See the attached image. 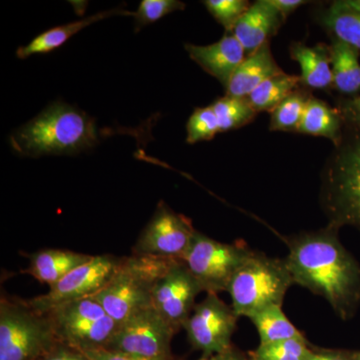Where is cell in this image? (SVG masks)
Wrapping results in <instances>:
<instances>
[{
    "label": "cell",
    "instance_id": "cell-14",
    "mask_svg": "<svg viewBox=\"0 0 360 360\" xmlns=\"http://www.w3.org/2000/svg\"><path fill=\"white\" fill-rule=\"evenodd\" d=\"M186 49L193 60L225 87L246 58L245 49L233 34L225 35L219 41L205 46L186 44Z\"/></svg>",
    "mask_w": 360,
    "mask_h": 360
},
{
    "label": "cell",
    "instance_id": "cell-10",
    "mask_svg": "<svg viewBox=\"0 0 360 360\" xmlns=\"http://www.w3.org/2000/svg\"><path fill=\"white\" fill-rule=\"evenodd\" d=\"M120 260L110 255H94L49 288V292L25 302L35 311L46 314L63 303L89 297L108 283Z\"/></svg>",
    "mask_w": 360,
    "mask_h": 360
},
{
    "label": "cell",
    "instance_id": "cell-11",
    "mask_svg": "<svg viewBox=\"0 0 360 360\" xmlns=\"http://www.w3.org/2000/svg\"><path fill=\"white\" fill-rule=\"evenodd\" d=\"M238 319L233 309L219 295L207 293L205 300L195 305L184 328L191 345L200 350L202 356H208L231 347Z\"/></svg>",
    "mask_w": 360,
    "mask_h": 360
},
{
    "label": "cell",
    "instance_id": "cell-24",
    "mask_svg": "<svg viewBox=\"0 0 360 360\" xmlns=\"http://www.w3.org/2000/svg\"><path fill=\"white\" fill-rule=\"evenodd\" d=\"M340 129V118L328 104L319 99H307L302 122L297 127L298 132L336 141Z\"/></svg>",
    "mask_w": 360,
    "mask_h": 360
},
{
    "label": "cell",
    "instance_id": "cell-13",
    "mask_svg": "<svg viewBox=\"0 0 360 360\" xmlns=\"http://www.w3.org/2000/svg\"><path fill=\"white\" fill-rule=\"evenodd\" d=\"M203 290L181 259H174L156 281L153 307L175 331L184 328Z\"/></svg>",
    "mask_w": 360,
    "mask_h": 360
},
{
    "label": "cell",
    "instance_id": "cell-25",
    "mask_svg": "<svg viewBox=\"0 0 360 360\" xmlns=\"http://www.w3.org/2000/svg\"><path fill=\"white\" fill-rule=\"evenodd\" d=\"M220 132L238 129L255 118V111L245 98L225 96L212 104Z\"/></svg>",
    "mask_w": 360,
    "mask_h": 360
},
{
    "label": "cell",
    "instance_id": "cell-7",
    "mask_svg": "<svg viewBox=\"0 0 360 360\" xmlns=\"http://www.w3.org/2000/svg\"><path fill=\"white\" fill-rule=\"evenodd\" d=\"M46 314L59 341L79 352L108 347L120 326L91 297L63 303Z\"/></svg>",
    "mask_w": 360,
    "mask_h": 360
},
{
    "label": "cell",
    "instance_id": "cell-23",
    "mask_svg": "<svg viewBox=\"0 0 360 360\" xmlns=\"http://www.w3.org/2000/svg\"><path fill=\"white\" fill-rule=\"evenodd\" d=\"M300 82L302 78L283 72L265 80L245 99L255 112L274 110L286 97L292 94Z\"/></svg>",
    "mask_w": 360,
    "mask_h": 360
},
{
    "label": "cell",
    "instance_id": "cell-32",
    "mask_svg": "<svg viewBox=\"0 0 360 360\" xmlns=\"http://www.w3.org/2000/svg\"><path fill=\"white\" fill-rule=\"evenodd\" d=\"M40 360H89L82 352L59 342L51 352Z\"/></svg>",
    "mask_w": 360,
    "mask_h": 360
},
{
    "label": "cell",
    "instance_id": "cell-4",
    "mask_svg": "<svg viewBox=\"0 0 360 360\" xmlns=\"http://www.w3.org/2000/svg\"><path fill=\"white\" fill-rule=\"evenodd\" d=\"M291 285L292 276L285 258L270 257L253 251L232 277L227 291L236 314L250 319L272 305L283 307Z\"/></svg>",
    "mask_w": 360,
    "mask_h": 360
},
{
    "label": "cell",
    "instance_id": "cell-19",
    "mask_svg": "<svg viewBox=\"0 0 360 360\" xmlns=\"http://www.w3.org/2000/svg\"><path fill=\"white\" fill-rule=\"evenodd\" d=\"M291 58L302 68V80L312 89H326L333 84L330 49L316 45L309 47L295 44L291 47Z\"/></svg>",
    "mask_w": 360,
    "mask_h": 360
},
{
    "label": "cell",
    "instance_id": "cell-1",
    "mask_svg": "<svg viewBox=\"0 0 360 360\" xmlns=\"http://www.w3.org/2000/svg\"><path fill=\"white\" fill-rule=\"evenodd\" d=\"M286 264L293 284L321 296L342 321L352 319L360 303V265L328 225L288 240Z\"/></svg>",
    "mask_w": 360,
    "mask_h": 360
},
{
    "label": "cell",
    "instance_id": "cell-16",
    "mask_svg": "<svg viewBox=\"0 0 360 360\" xmlns=\"http://www.w3.org/2000/svg\"><path fill=\"white\" fill-rule=\"evenodd\" d=\"M283 72L270 52L269 44H264L255 53L246 56L234 71L226 87V96L246 98L265 80Z\"/></svg>",
    "mask_w": 360,
    "mask_h": 360
},
{
    "label": "cell",
    "instance_id": "cell-33",
    "mask_svg": "<svg viewBox=\"0 0 360 360\" xmlns=\"http://www.w3.org/2000/svg\"><path fill=\"white\" fill-rule=\"evenodd\" d=\"M311 360H359V352L338 349L314 350Z\"/></svg>",
    "mask_w": 360,
    "mask_h": 360
},
{
    "label": "cell",
    "instance_id": "cell-27",
    "mask_svg": "<svg viewBox=\"0 0 360 360\" xmlns=\"http://www.w3.org/2000/svg\"><path fill=\"white\" fill-rule=\"evenodd\" d=\"M307 101L302 94H292L272 110L270 130H297Z\"/></svg>",
    "mask_w": 360,
    "mask_h": 360
},
{
    "label": "cell",
    "instance_id": "cell-26",
    "mask_svg": "<svg viewBox=\"0 0 360 360\" xmlns=\"http://www.w3.org/2000/svg\"><path fill=\"white\" fill-rule=\"evenodd\" d=\"M314 350L310 349L305 338L288 340L259 345L251 359L255 360H311Z\"/></svg>",
    "mask_w": 360,
    "mask_h": 360
},
{
    "label": "cell",
    "instance_id": "cell-34",
    "mask_svg": "<svg viewBox=\"0 0 360 360\" xmlns=\"http://www.w3.org/2000/svg\"><path fill=\"white\" fill-rule=\"evenodd\" d=\"M269 2L270 6H274L277 13L281 14L283 20H285L298 7L307 4V1H303V0H269Z\"/></svg>",
    "mask_w": 360,
    "mask_h": 360
},
{
    "label": "cell",
    "instance_id": "cell-2",
    "mask_svg": "<svg viewBox=\"0 0 360 360\" xmlns=\"http://www.w3.org/2000/svg\"><path fill=\"white\" fill-rule=\"evenodd\" d=\"M98 142L94 118L63 101L47 106L11 136L13 150L28 158L77 155Z\"/></svg>",
    "mask_w": 360,
    "mask_h": 360
},
{
    "label": "cell",
    "instance_id": "cell-20",
    "mask_svg": "<svg viewBox=\"0 0 360 360\" xmlns=\"http://www.w3.org/2000/svg\"><path fill=\"white\" fill-rule=\"evenodd\" d=\"M333 84L345 94L360 92L359 52L349 45L335 39L330 49Z\"/></svg>",
    "mask_w": 360,
    "mask_h": 360
},
{
    "label": "cell",
    "instance_id": "cell-38",
    "mask_svg": "<svg viewBox=\"0 0 360 360\" xmlns=\"http://www.w3.org/2000/svg\"><path fill=\"white\" fill-rule=\"evenodd\" d=\"M359 360H360V352H359Z\"/></svg>",
    "mask_w": 360,
    "mask_h": 360
},
{
    "label": "cell",
    "instance_id": "cell-12",
    "mask_svg": "<svg viewBox=\"0 0 360 360\" xmlns=\"http://www.w3.org/2000/svg\"><path fill=\"white\" fill-rule=\"evenodd\" d=\"M195 231L191 220L160 202L137 239L134 255L181 259Z\"/></svg>",
    "mask_w": 360,
    "mask_h": 360
},
{
    "label": "cell",
    "instance_id": "cell-36",
    "mask_svg": "<svg viewBox=\"0 0 360 360\" xmlns=\"http://www.w3.org/2000/svg\"><path fill=\"white\" fill-rule=\"evenodd\" d=\"M347 110L349 113L350 117L360 125V96L356 97L354 101H352L347 106Z\"/></svg>",
    "mask_w": 360,
    "mask_h": 360
},
{
    "label": "cell",
    "instance_id": "cell-29",
    "mask_svg": "<svg viewBox=\"0 0 360 360\" xmlns=\"http://www.w3.org/2000/svg\"><path fill=\"white\" fill-rule=\"evenodd\" d=\"M186 4L177 0H142L139 9L134 13L135 30H141L144 26L160 20L167 14L184 11Z\"/></svg>",
    "mask_w": 360,
    "mask_h": 360
},
{
    "label": "cell",
    "instance_id": "cell-35",
    "mask_svg": "<svg viewBox=\"0 0 360 360\" xmlns=\"http://www.w3.org/2000/svg\"><path fill=\"white\" fill-rule=\"evenodd\" d=\"M198 360H251V359H248L240 350L231 345V347L227 348L224 352L208 355V356H201Z\"/></svg>",
    "mask_w": 360,
    "mask_h": 360
},
{
    "label": "cell",
    "instance_id": "cell-21",
    "mask_svg": "<svg viewBox=\"0 0 360 360\" xmlns=\"http://www.w3.org/2000/svg\"><path fill=\"white\" fill-rule=\"evenodd\" d=\"M257 329L260 345L288 340H303L302 333L293 326L281 309L272 305L250 317Z\"/></svg>",
    "mask_w": 360,
    "mask_h": 360
},
{
    "label": "cell",
    "instance_id": "cell-15",
    "mask_svg": "<svg viewBox=\"0 0 360 360\" xmlns=\"http://www.w3.org/2000/svg\"><path fill=\"white\" fill-rule=\"evenodd\" d=\"M284 20L269 0H260L250 6L232 30V34L245 49L246 56L255 53L276 34Z\"/></svg>",
    "mask_w": 360,
    "mask_h": 360
},
{
    "label": "cell",
    "instance_id": "cell-9",
    "mask_svg": "<svg viewBox=\"0 0 360 360\" xmlns=\"http://www.w3.org/2000/svg\"><path fill=\"white\" fill-rule=\"evenodd\" d=\"M175 333L155 307H148L122 322L105 348L146 359L172 360V341Z\"/></svg>",
    "mask_w": 360,
    "mask_h": 360
},
{
    "label": "cell",
    "instance_id": "cell-37",
    "mask_svg": "<svg viewBox=\"0 0 360 360\" xmlns=\"http://www.w3.org/2000/svg\"><path fill=\"white\" fill-rule=\"evenodd\" d=\"M347 4L355 11H360V0H347Z\"/></svg>",
    "mask_w": 360,
    "mask_h": 360
},
{
    "label": "cell",
    "instance_id": "cell-28",
    "mask_svg": "<svg viewBox=\"0 0 360 360\" xmlns=\"http://www.w3.org/2000/svg\"><path fill=\"white\" fill-rule=\"evenodd\" d=\"M187 139L188 143L210 141L219 134V125L212 106L196 108L187 122Z\"/></svg>",
    "mask_w": 360,
    "mask_h": 360
},
{
    "label": "cell",
    "instance_id": "cell-3",
    "mask_svg": "<svg viewBox=\"0 0 360 360\" xmlns=\"http://www.w3.org/2000/svg\"><path fill=\"white\" fill-rule=\"evenodd\" d=\"M174 258L132 255L120 258L108 283L89 296L103 307L118 323L141 310L153 307V291L156 281Z\"/></svg>",
    "mask_w": 360,
    "mask_h": 360
},
{
    "label": "cell",
    "instance_id": "cell-17",
    "mask_svg": "<svg viewBox=\"0 0 360 360\" xmlns=\"http://www.w3.org/2000/svg\"><path fill=\"white\" fill-rule=\"evenodd\" d=\"M94 255L65 250H44L28 255L30 265L25 270L40 283L51 288L80 265L86 264Z\"/></svg>",
    "mask_w": 360,
    "mask_h": 360
},
{
    "label": "cell",
    "instance_id": "cell-39",
    "mask_svg": "<svg viewBox=\"0 0 360 360\" xmlns=\"http://www.w3.org/2000/svg\"><path fill=\"white\" fill-rule=\"evenodd\" d=\"M250 359H251V357H250ZM251 360H255V359H251Z\"/></svg>",
    "mask_w": 360,
    "mask_h": 360
},
{
    "label": "cell",
    "instance_id": "cell-18",
    "mask_svg": "<svg viewBox=\"0 0 360 360\" xmlns=\"http://www.w3.org/2000/svg\"><path fill=\"white\" fill-rule=\"evenodd\" d=\"M115 15L134 16V13L120 11L117 8L111 9V11H103L80 20L73 21L68 25L56 26L37 35L30 44L20 47L16 51V56L20 59H25L34 54L49 53L63 46L71 37H75L87 26Z\"/></svg>",
    "mask_w": 360,
    "mask_h": 360
},
{
    "label": "cell",
    "instance_id": "cell-8",
    "mask_svg": "<svg viewBox=\"0 0 360 360\" xmlns=\"http://www.w3.org/2000/svg\"><path fill=\"white\" fill-rule=\"evenodd\" d=\"M252 252L245 245L220 243L195 231L181 260L203 291L217 295L229 290L232 277Z\"/></svg>",
    "mask_w": 360,
    "mask_h": 360
},
{
    "label": "cell",
    "instance_id": "cell-5",
    "mask_svg": "<svg viewBox=\"0 0 360 360\" xmlns=\"http://www.w3.org/2000/svg\"><path fill=\"white\" fill-rule=\"evenodd\" d=\"M49 315L25 300L0 302V360H40L58 343Z\"/></svg>",
    "mask_w": 360,
    "mask_h": 360
},
{
    "label": "cell",
    "instance_id": "cell-30",
    "mask_svg": "<svg viewBox=\"0 0 360 360\" xmlns=\"http://www.w3.org/2000/svg\"><path fill=\"white\" fill-rule=\"evenodd\" d=\"M207 11L225 30H233L234 25L250 8L245 0H206L203 2Z\"/></svg>",
    "mask_w": 360,
    "mask_h": 360
},
{
    "label": "cell",
    "instance_id": "cell-22",
    "mask_svg": "<svg viewBox=\"0 0 360 360\" xmlns=\"http://www.w3.org/2000/svg\"><path fill=\"white\" fill-rule=\"evenodd\" d=\"M322 21L335 33L336 39L360 51V11L347 1H336L323 14Z\"/></svg>",
    "mask_w": 360,
    "mask_h": 360
},
{
    "label": "cell",
    "instance_id": "cell-31",
    "mask_svg": "<svg viewBox=\"0 0 360 360\" xmlns=\"http://www.w3.org/2000/svg\"><path fill=\"white\" fill-rule=\"evenodd\" d=\"M82 352L89 360H160L137 356V355L108 349L105 347L96 348V349H90Z\"/></svg>",
    "mask_w": 360,
    "mask_h": 360
},
{
    "label": "cell",
    "instance_id": "cell-6",
    "mask_svg": "<svg viewBox=\"0 0 360 360\" xmlns=\"http://www.w3.org/2000/svg\"><path fill=\"white\" fill-rule=\"evenodd\" d=\"M322 200L330 226L360 229V139L333 158L324 176Z\"/></svg>",
    "mask_w": 360,
    "mask_h": 360
}]
</instances>
